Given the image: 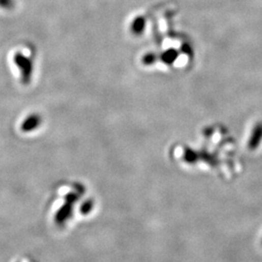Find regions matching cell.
<instances>
[{
  "label": "cell",
  "instance_id": "6da1fadb",
  "mask_svg": "<svg viewBox=\"0 0 262 262\" xmlns=\"http://www.w3.org/2000/svg\"><path fill=\"white\" fill-rule=\"evenodd\" d=\"M70 211H71V210H70L69 207H67V206L63 207V209L61 210V211L57 213V215H56V217H55L56 222L62 223L64 220H66V219L69 217V215H70Z\"/></svg>",
  "mask_w": 262,
  "mask_h": 262
},
{
  "label": "cell",
  "instance_id": "7a4b0ae2",
  "mask_svg": "<svg viewBox=\"0 0 262 262\" xmlns=\"http://www.w3.org/2000/svg\"><path fill=\"white\" fill-rule=\"evenodd\" d=\"M92 208V205L91 204H88V205H84V207L82 208V213L83 214H86L89 211H90V209Z\"/></svg>",
  "mask_w": 262,
  "mask_h": 262
}]
</instances>
